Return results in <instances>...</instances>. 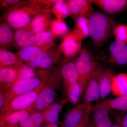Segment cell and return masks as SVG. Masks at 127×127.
I'll return each mask as SVG.
<instances>
[{"instance_id": "cell-1", "label": "cell", "mask_w": 127, "mask_h": 127, "mask_svg": "<svg viewBox=\"0 0 127 127\" xmlns=\"http://www.w3.org/2000/svg\"><path fill=\"white\" fill-rule=\"evenodd\" d=\"M43 9L39 0H23L16 7L4 11L1 21L14 30L26 27Z\"/></svg>"}, {"instance_id": "cell-2", "label": "cell", "mask_w": 127, "mask_h": 127, "mask_svg": "<svg viewBox=\"0 0 127 127\" xmlns=\"http://www.w3.org/2000/svg\"><path fill=\"white\" fill-rule=\"evenodd\" d=\"M89 19V36L94 50H98L113 34L117 23L112 17L100 11H94Z\"/></svg>"}, {"instance_id": "cell-3", "label": "cell", "mask_w": 127, "mask_h": 127, "mask_svg": "<svg viewBox=\"0 0 127 127\" xmlns=\"http://www.w3.org/2000/svg\"><path fill=\"white\" fill-rule=\"evenodd\" d=\"M62 82L60 66L52 67L46 86L34 103L35 111H42L54 103Z\"/></svg>"}, {"instance_id": "cell-4", "label": "cell", "mask_w": 127, "mask_h": 127, "mask_svg": "<svg viewBox=\"0 0 127 127\" xmlns=\"http://www.w3.org/2000/svg\"><path fill=\"white\" fill-rule=\"evenodd\" d=\"M52 68L46 70H39L36 76L34 77L20 81L13 84L6 92L4 108L15 98L34 91L45 83L48 78Z\"/></svg>"}, {"instance_id": "cell-5", "label": "cell", "mask_w": 127, "mask_h": 127, "mask_svg": "<svg viewBox=\"0 0 127 127\" xmlns=\"http://www.w3.org/2000/svg\"><path fill=\"white\" fill-rule=\"evenodd\" d=\"M47 81L35 90L15 98L0 111V119L4 118L12 113L27 109L34 104L45 86Z\"/></svg>"}, {"instance_id": "cell-6", "label": "cell", "mask_w": 127, "mask_h": 127, "mask_svg": "<svg viewBox=\"0 0 127 127\" xmlns=\"http://www.w3.org/2000/svg\"><path fill=\"white\" fill-rule=\"evenodd\" d=\"M76 64L79 75V81L85 87L87 80L95 70L98 63L93 54L87 48L82 49L76 58Z\"/></svg>"}, {"instance_id": "cell-7", "label": "cell", "mask_w": 127, "mask_h": 127, "mask_svg": "<svg viewBox=\"0 0 127 127\" xmlns=\"http://www.w3.org/2000/svg\"><path fill=\"white\" fill-rule=\"evenodd\" d=\"M93 106L83 103L68 109L64 116L61 127H76L90 117Z\"/></svg>"}, {"instance_id": "cell-8", "label": "cell", "mask_w": 127, "mask_h": 127, "mask_svg": "<svg viewBox=\"0 0 127 127\" xmlns=\"http://www.w3.org/2000/svg\"><path fill=\"white\" fill-rule=\"evenodd\" d=\"M101 66L98 64L95 70L87 80L83 92V103L92 104L100 98L98 77Z\"/></svg>"}, {"instance_id": "cell-9", "label": "cell", "mask_w": 127, "mask_h": 127, "mask_svg": "<svg viewBox=\"0 0 127 127\" xmlns=\"http://www.w3.org/2000/svg\"><path fill=\"white\" fill-rule=\"evenodd\" d=\"M111 108L108 100L103 101L93 106L92 122L96 127H112L113 125L110 117Z\"/></svg>"}, {"instance_id": "cell-10", "label": "cell", "mask_w": 127, "mask_h": 127, "mask_svg": "<svg viewBox=\"0 0 127 127\" xmlns=\"http://www.w3.org/2000/svg\"><path fill=\"white\" fill-rule=\"evenodd\" d=\"M76 58H65L60 66L62 82L65 90L79 81V73L76 64Z\"/></svg>"}, {"instance_id": "cell-11", "label": "cell", "mask_w": 127, "mask_h": 127, "mask_svg": "<svg viewBox=\"0 0 127 127\" xmlns=\"http://www.w3.org/2000/svg\"><path fill=\"white\" fill-rule=\"evenodd\" d=\"M16 54L22 63L27 64L32 68L39 70L41 60L40 48L33 45L22 48Z\"/></svg>"}, {"instance_id": "cell-12", "label": "cell", "mask_w": 127, "mask_h": 127, "mask_svg": "<svg viewBox=\"0 0 127 127\" xmlns=\"http://www.w3.org/2000/svg\"><path fill=\"white\" fill-rule=\"evenodd\" d=\"M59 47L65 58H75L82 49V40L71 32L64 38Z\"/></svg>"}, {"instance_id": "cell-13", "label": "cell", "mask_w": 127, "mask_h": 127, "mask_svg": "<svg viewBox=\"0 0 127 127\" xmlns=\"http://www.w3.org/2000/svg\"><path fill=\"white\" fill-rule=\"evenodd\" d=\"M108 61L118 66L127 65V44L115 40L109 46Z\"/></svg>"}, {"instance_id": "cell-14", "label": "cell", "mask_w": 127, "mask_h": 127, "mask_svg": "<svg viewBox=\"0 0 127 127\" xmlns=\"http://www.w3.org/2000/svg\"><path fill=\"white\" fill-rule=\"evenodd\" d=\"M59 46L54 43L47 47L41 48V60L39 70H49L59 62L62 54Z\"/></svg>"}, {"instance_id": "cell-15", "label": "cell", "mask_w": 127, "mask_h": 127, "mask_svg": "<svg viewBox=\"0 0 127 127\" xmlns=\"http://www.w3.org/2000/svg\"><path fill=\"white\" fill-rule=\"evenodd\" d=\"M66 1L70 16L74 21L81 16L89 18L94 11L91 0H68Z\"/></svg>"}, {"instance_id": "cell-16", "label": "cell", "mask_w": 127, "mask_h": 127, "mask_svg": "<svg viewBox=\"0 0 127 127\" xmlns=\"http://www.w3.org/2000/svg\"><path fill=\"white\" fill-rule=\"evenodd\" d=\"M51 13V9H44L34 17L29 26L34 34L50 30L53 20Z\"/></svg>"}, {"instance_id": "cell-17", "label": "cell", "mask_w": 127, "mask_h": 127, "mask_svg": "<svg viewBox=\"0 0 127 127\" xmlns=\"http://www.w3.org/2000/svg\"><path fill=\"white\" fill-rule=\"evenodd\" d=\"M35 35L29 26L14 30V46L20 50L35 45Z\"/></svg>"}, {"instance_id": "cell-18", "label": "cell", "mask_w": 127, "mask_h": 127, "mask_svg": "<svg viewBox=\"0 0 127 127\" xmlns=\"http://www.w3.org/2000/svg\"><path fill=\"white\" fill-rule=\"evenodd\" d=\"M93 4L106 13L115 15L127 8V0H91Z\"/></svg>"}, {"instance_id": "cell-19", "label": "cell", "mask_w": 127, "mask_h": 127, "mask_svg": "<svg viewBox=\"0 0 127 127\" xmlns=\"http://www.w3.org/2000/svg\"><path fill=\"white\" fill-rule=\"evenodd\" d=\"M115 75L111 68L101 66L98 77L100 98L104 99L111 92L112 83Z\"/></svg>"}, {"instance_id": "cell-20", "label": "cell", "mask_w": 127, "mask_h": 127, "mask_svg": "<svg viewBox=\"0 0 127 127\" xmlns=\"http://www.w3.org/2000/svg\"><path fill=\"white\" fill-rule=\"evenodd\" d=\"M35 112L34 104L27 109L12 113L4 118L0 119V127H5L12 124H19Z\"/></svg>"}, {"instance_id": "cell-21", "label": "cell", "mask_w": 127, "mask_h": 127, "mask_svg": "<svg viewBox=\"0 0 127 127\" xmlns=\"http://www.w3.org/2000/svg\"><path fill=\"white\" fill-rule=\"evenodd\" d=\"M20 66L0 67V88L8 90L14 84L18 77Z\"/></svg>"}, {"instance_id": "cell-22", "label": "cell", "mask_w": 127, "mask_h": 127, "mask_svg": "<svg viewBox=\"0 0 127 127\" xmlns=\"http://www.w3.org/2000/svg\"><path fill=\"white\" fill-rule=\"evenodd\" d=\"M67 102L65 98L59 102L53 103L44 110L46 125L59 122L60 114L64 105Z\"/></svg>"}, {"instance_id": "cell-23", "label": "cell", "mask_w": 127, "mask_h": 127, "mask_svg": "<svg viewBox=\"0 0 127 127\" xmlns=\"http://www.w3.org/2000/svg\"><path fill=\"white\" fill-rule=\"evenodd\" d=\"M14 46V29L7 23L1 21L0 24V46L7 49Z\"/></svg>"}, {"instance_id": "cell-24", "label": "cell", "mask_w": 127, "mask_h": 127, "mask_svg": "<svg viewBox=\"0 0 127 127\" xmlns=\"http://www.w3.org/2000/svg\"><path fill=\"white\" fill-rule=\"evenodd\" d=\"M111 92L118 96L127 95V73H120L115 75L112 83Z\"/></svg>"}, {"instance_id": "cell-25", "label": "cell", "mask_w": 127, "mask_h": 127, "mask_svg": "<svg viewBox=\"0 0 127 127\" xmlns=\"http://www.w3.org/2000/svg\"><path fill=\"white\" fill-rule=\"evenodd\" d=\"M22 63L17 54L5 48H0V67H17Z\"/></svg>"}, {"instance_id": "cell-26", "label": "cell", "mask_w": 127, "mask_h": 127, "mask_svg": "<svg viewBox=\"0 0 127 127\" xmlns=\"http://www.w3.org/2000/svg\"><path fill=\"white\" fill-rule=\"evenodd\" d=\"M74 29L72 32L81 40L87 39L89 35V19L84 16L78 17L75 20Z\"/></svg>"}, {"instance_id": "cell-27", "label": "cell", "mask_w": 127, "mask_h": 127, "mask_svg": "<svg viewBox=\"0 0 127 127\" xmlns=\"http://www.w3.org/2000/svg\"><path fill=\"white\" fill-rule=\"evenodd\" d=\"M84 88V85L79 81L66 89V98L68 102H70L73 105H76L83 93Z\"/></svg>"}, {"instance_id": "cell-28", "label": "cell", "mask_w": 127, "mask_h": 127, "mask_svg": "<svg viewBox=\"0 0 127 127\" xmlns=\"http://www.w3.org/2000/svg\"><path fill=\"white\" fill-rule=\"evenodd\" d=\"M19 125L20 127H44L46 125L44 110L36 111Z\"/></svg>"}, {"instance_id": "cell-29", "label": "cell", "mask_w": 127, "mask_h": 127, "mask_svg": "<svg viewBox=\"0 0 127 127\" xmlns=\"http://www.w3.org/2000/svg\"><path fill=\"white\" fill-rule=\"evenodd\" d=\"M50 30L56 38H65L70 32L68 26L64 20L57 18L53 19L51 23Z\"/></svg>"}, {"instance_id": "cell-30", "label": "cell", "mask_w": 127, "mask_h": 127, "mask_svg": "<svg viewBox=\"0 0 127 127\" xmlns=\"http://www.w3.org/2000/svg\"><path fill=\"white\" fill-rule=\"evenodd\" d=\"M51 12L57 19L64 20L70 16V12L66 0H57L53 5Z\"/></svg>"}, {"instance_id": "cell-31", "label": "cell", "mask_w": 127, "mask_h": 127, "mask_svg": "<svg viewBox=\"0 0 127 127\" xmlns=\"http://www.w3.org/2000/svg\"><path fill=\"white\" fill-rule=\"evenodd\" d=\"M35 45L41 48L51 45L54 43L56 37L50 30L45 31L35 35Z\"/></svg>"}, {"instance_id": "cell-32", "label": "cell", "mask_w": 127, "mask_h": 127, "mask_svg": "<svg viewBox=\"0 0 127 127\" xmlns=\"http://www.w3.org/2000/svg\"><path fill=\"white\" fill-rule=\"evenodd\" d=\"M39 71V70L32 68L28 64L22 63L20 67L18 77L14 84L20 81L34 77L36 76Z\"/></svg>"}, {"instance_id": "cell-33", "label": "cell", "mask_w": 127, "mask_h": 127, "mask_svg": "<svg viewBox=\"0 0 127 127\" xmlns=\"http://www.w3.org/2000/svg\"><path fill=\"white\" fill-rule=\"evenodd\" d=\"M111 109L120 111H127V95L108 100Z\"/></svg>"}, {"instance_id": "cell-34", "label": "cell", "mask_w": 127, "mask_h": 127, "mask_svg": "<svg viewBox=\"0 0 127 127\" xmlns=\"http://www.w3.org/2000/svg\"><path fill=\"white\" fill-rule=\"evenodd\" d=\"M113 35L115 40L127 44V26L124 24H117L114 29Z\"/></svg>"}, {"instance_id": "cell-35", "label": "cell", "mask_w": 127, "mask_h": 127, "mask_svg": "<svg viewBox=\"0 0 127 127\" xmlns=\"http://www.w3.org/2000/svg\"><path fill=\"white\" fill-rule=\"evenodd\" d=\"M23 0H0V7L4 11L9 9L16 7L23 2Z\"/></svg>"}, {"instance_id": "cell-36", "label": "cell", "mask_w": 127, "mask_h": 127, "mask_svg": "<svg viewBox=\"0 0 127 127\" xmlns=\"http://www.w3.org/2000/svg\"><path fill=\"white\" fill-rule=\"evenodd\" d=\"M6 92V89H0V111L4 107Z\"/></svg>"}, {"instance_id": "cell-37", "label": "cell", "mask_w": 127, "mask_h": 127, "mask_svg": "<svg viewBox=\"0 0 127 127\" xmlns=\"http://www.w3.org/2000/svg\"><path fill=\"white\" fill-rule=\"evenodd\" d=\"M90 122V117L84 119L81 123L76 127H87Z\"/></svg>"}, {"instance_id": "cell-38", "label": "cell", "mask_w": 127, "mask_h": 127, "mask_svg": "<svg viewBox=\"0 0 127 127\" xmlns=\"http://www.w3.org/2000/svg\"><path fill=\"white\" fill-rule=\"evenodd\" d=\"M121 123L123 127H127V113L123 118Z\"/></svg>"}, {"instance_id": "cell-39", "label": "cell", "mask_w": 127, "mask_h": 127, "mask_svg": "<svg viewBox=\"0 0 127 127\" xmlns=\"http://www.w3.org/2000/svg\"><path fill=\"white\" fill-rule=\"evenodd\" d=\"M61 122L56 123L52 124L46 125L44 127H61Z\"/></svg>"}, {"instance_id": "cell-40", "label": "cell", "mask_w": 127, "mask_h": 127, "mask_svg": "<svg viewBox=\"0 0 127 127\" xmlns=\"http://www.w3.org/2000/svg\"><path fill=\"white\" fill-rule=\"evenodd\" d=\"M87 127H96L95 125L93 123L92 121H90V122L88 126Z\"/></svg>"}, {"instance_id": "cell-41", "label": "cell", "mask_w": 127, "mask_h": 127, "mask_svg": "<svg viewBox=\"0 0 127 127\" xmlns=\"http://www.w3.org/2000/svg\"><path fill=\"white\" fill-rule=\"evenodd\" d=\"M112 127H123L121 123H117L116 124H113Z\"/></svg>"}, {"instance_id": "cell-42", "label": "cell", "mask_w": 127, "mask_h": 127, "mask_svg": "<svg viewBox=\"0 0 127 127\" xmlns=\"http://www.w3.org/2000/svg\"><path fill=\"white\" fill-rule=\"evenodd\" d=\"M5 127H19V124H12V125H8Z\"/></svg>"}]
</instances>
